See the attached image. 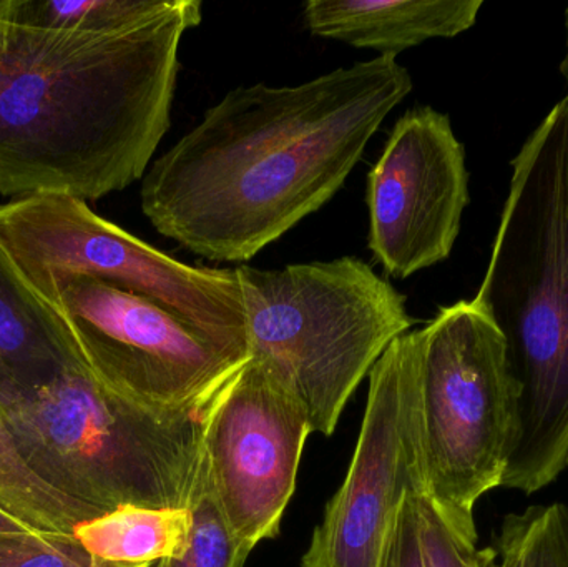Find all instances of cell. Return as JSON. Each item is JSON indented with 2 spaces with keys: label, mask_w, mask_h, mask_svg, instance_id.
<instances>
[{
  "label": "cell",
  "mask_w": 568,
  "mask_h": 567,
  "mask_svg": "<svg viewBox=\"0 0 568 567\" xmlns=\"http://www.w3.org/2000/svg\"><path fill=\"white\" fill-rule=\"evenodd\" d=\"M381 567H424L420 553L417 495L407 496L390 533Z\"/></svg>",
  "instance_id": "ffe728a7"
},
{
  "label": "cell",
  "mask_w": 568,
  "mask_h": 567,
  "mask_svg": "<svg viewBox=\"0 0 568 567\" xmlns=\"http://www.w3.org/2000/svg\"><path fill=\"white\" fill-rule=\"evenodd\" d=\"M483 567H519V553H517V533L513 516H506L494 546L480 549Z\"/></svg>",
  "instance_id": "44dd1931"
},
{
  "label": "cell",
  "mask_w": 568,
  "mask_h": 567,
  "mask_svg": "<svg viewBox=\"0 0 568 567\" xmlns=\"http://www.w3.org/2000/svg\"><path fill=\"white\" fill-rule=\"evenodd\" d=\"M250 358L331 436L351 396L414 318L406 296L356 256L282 270L239 266Z\"/></svg>",
  "instance_id": "5b68a950"
},
{
  "label": "cell",
  "mask_w": 568,
  "mask_h": 567,
  "mask_svg": "<svg viewBox=\"0 0 568 567\" xmlns=\"http://www.w3.org/2000/svg\"><path fill=\"white\" fill-rule=\"evenodd\" d=\"M567 468H568V458H567Z\"/></svg>",
  "instance_id": "cb8c5ba5"
},
{
  "label": "cell",
  "mask_w": 568,
  "mask_h": 567,
  "mask_svg": "<svg viewBox=\"0 0 568 567\" xmlns=\"http://www.w3.org/2000/svg\"><path fill=\"white\" fill-rule=\"evenodd\" d=\"M0 508L36 531L73 535L80 523L99 518L42 482L23 462L0 413Z\"/></svg>",
  "instance_id": "9a60e30c"
},
{
  "label": "cell",
  "mask_w": 568,
  "mask_h": 567,
  "mask_svg": "<svg viewBox=\"0 0 568 567\" xmlns=\"http://www.w3.org/2000/svg\"><path fill=\"white\" fill-rule=\"evenodd\" d=\"M417 522L424 567H483L476 543L457 535L423 495H417Z\"/></svg>",
  "instance_id": "d6986e66"
},
{
  "label": "cell",
  "mask_w": 568,
  "mask_h": 567,
  "mask_svg": "<svg viewBox=\"0 0 568 567\" xmlns=\"http://www.w3.org/2000/svg\"><path fill=\"white\" fill-rule=\"evenodd\" d=\"M77 368L85 365L69 326L33 290L0 239V408Z\"/></svg>",
  "instance_id": "7c38bea8"
},
{
  "label": "cell",
  "mask_w": 568,
  "mask_h": 567,
  "mask_svg": "<svg viewBox=\"0 0 568 567\" xmlns=\"http://www.w3.org/2000/svg\"><path fill=\"white\" fill-rule=\"evenodd\" d=\"M369 245L394 279L449 259L469 205L466 152L446 113H404L367 175Z\"/></svg>",
  "instance_id": "8fae6325"
},
{
  "label": "cell",
  "mask_w": 568,
  "mask_h": 567,
  "mask_svg": "<svg viewBox=\"0 0 568 567\" xmlns=\"http://www.w3.org/2000/svg\"><path fill=\"white\" fill-rule=\"evenodd\" d=\"M310 422L256 360L240 366L203 413V458L230 531L255 549L280 535Z\"/></svg>",
  "instance_id": "30bf717a"
},
{
  "label": "cell",
  "mask_w": 568,
  "mask_h": 567,
  "mask_svg": "<svg viewBox=\"0 0 568 567\" xmlns=\"http://www.w3.org/2000/svg\"><path fill=\"white\" fill-rule=\"evenodd\" d=\"M413 79L394 57L294 87H239L150 165L153 229L210 262H248L326 205Z\"/></svg>",
  "instance_id": "6da1fadb"
},
{
  "label": "cell",
  "mask_w": 568,
  "mask_h": 567,
  "mask_svg": "<svg viewBox=\"0 0 568 567\" xmlns=\"http://www.w3.org/2000/svg\"><path fill=\"white\" fill-rule=\"evenodd\" d=\"M27 531H36V529L30 528V526L20 522L16 516H12L10 513L3 512V509L0 508V535H17V533Z\"/></svg>",
  "instance_id": "7402d4cb"
},
{
  "label": "cell",
  "mask_w": 568,
  "mask_h": 567,
  "mask_svg": "<svg viewBox=\"0 0 568 567\" xmlns=\"http://www.w3.org/2000/svg\"><path fill=\"white\" fill-rule=\"evenodd\" d=\"M483 0H310L311 33L394 57L430 39H449L476 23Z\"/></svg>",
  "instance_id": "4fadbf2b"
},
{
  "label": "cell",
  "mask_w": 568,
  "mask_h": 567,
  "mask_svg": "<svg viewBox=\"0 0 568 567\" xmlns=\"http://www.w3.org/2000/svg\"><path fill=\"white\" fill-rule=\"evenodd\" d=\"M166 0H0V19L39 29L102 32L159 12Z\"/></svg>",
  "instance_id": "2e32d148"
},
{
  "label": "cell",
  "mask_w": 568,
  "mask_h": 567,
  "mask_svg": "<svg viewBox=\"0 0 568 567\" xmlns=\"http://www.w3.org/2000/svg\"><path fill=\"white\" fill-rule=\"evenodd\" d=\"M189 512L190 531L185 546L153 567H245L253 549L239 541L226 526L213 499L203 453Z\"/></svg>",
  "instance_id": "e0dca14e"
},
{
  "label": "cell",
  "mask_w": 568,
  "mask_h": 567,
  "mask_svg": "<svg viewBox=\"0 0 568 567\" xmlns=\"http://www.w3.org/2000/svg\"><path fill=\"white\" fill-rule=\"evenodd\" d=\"M419 332L399 336L369 373L366 413L339 492L301 567H381L407 496L424 495L417 453Z\"/></svg>",
  "instance_id": "9c48e42d"
},
{
  "label": "cell",
  "mask_w": 568,
  "mask_h": 567,
  "mask_svg": "<svg viewBox=\"0 0 568 567\" xmlns=\"http://www.w3.org/2000/svg\"><path fill=\"white\" fill-rule=\"evenodd\" d=\"M562 67H564V72H566V73H567V75H568V52H567V59H566V62H564V65H562Z\"/></svg>",
  "instance_id": "603a6c76"
},
{
  "label": "cell",
  "mask_w": 568,
  "mask_h": 567,
  "mask_svg": "<svg viewBox=\"0 0 568 567\" xmlns=\"http://www.w3.org/2000/svg\"><path fill=\"white\" fill-rule=\"evenodd\" d=\"M0 413L26 465L60 495L100 515L190 508L205 412L145 408L77 368Z\"/></svg>",
  "instance_id": "277c9868"
},
{
  "label": "cell",
  "mask_w": 568,
  "mask_h": 567,
  "mask_svg": "<svg viewBox=\"0 0 568 567\" xmlns=\"http://www.w3.org/2000/svg\"><path fill=\"white\" fill-rule=\"evenodd\" d=\"M53 308L69 326L90 376L155 412H205L246 363L152 300L99 280H73L60 290Z\"/></svg>",
  "instance_id": "ba28073f"
},
{
  "label": "cell",
  "mask_w": 568,
  "mask_h": 567,
  "mask_svg": "<svg viewBox=\"0 0 568 567\" xmlns=\"http://www.w3.org/2000/svg\"><path fill=\"white\" fill-rule=\"evenodd\" d=\"M489 269L477 293L520 383L519 446L503 488L534 495L568 458V93L513 162Z\"/></svg>",
  "instance_id": "3957f363"
},
{
  "label": "cell",
  "mask_w": 568,
  "mask_h": 567,
  "mask_svg": "<svg viewBox=\"0 0 568 567\" xmlns=\"http://www.w3.org/2000/svg\"><path fill=\"white\" fill-rule=\"evenodd\" d=\"M200 0L102 32L0 19V195L100 200L143 179L170 129Z\"/></svg>",
  "instance_id": "7a4b0ae2"
},
{
  "label": "cell",
  "mask_w": 568,
  "mask_h": 567,
  "mask_svg": "<svg viewBox=\"0 0 568 567\" xmlns=\"http://www.w3.org/2000/svg\"><path fill=\"white\" fill-rule=\"evenodd\" d=\"M0 239L49 305L73 280H99L152 300L236 362L250 360L236 269L186 265L60 193L2 203Z\"/></svg>",
  "instance_id": "52a82bcc"
},
{
  "label": "cell",
  "mask_w": 568,
  "mask_h": 567,
  "mask_svg": "<svg viewBox=\"0 0 568 567\" xmlns=\"http://www.w3.org/2000/svg\"><path fill=\"white\" fill-rule=\"evenodd\" d=\"M190 531L189 509H115L77 526V541L97 558L150 566L176 555Z\"/></svg>",
  "instance_id": "5bb4252c"
},
{
  "label": "cell",
  "mask_w": 568,
  "mask_h": 567,
  "mask_svg": "<svg viewBox=\"0 0 568 567\" xmlns=\"http://www.w3.org/2000/svg\"><path fill=\"white\" fill-rule=\"evenodd\" d=\"M0 567H150L119 565L90 555L73 535L27 531L0 535ZM153 567V566H152Z\"/></svg>",
  "instance_id": "ac0fdd59"
},
{
  "label": "cell",
  "mask_w": 568,
  "mask_h": 567,
  "mask_svg": "<svg viewBox=\"0 0 568 567\" xmlns=\"http://www.w3.org/2000/svg\"><path fill=\"white\" fill-rule=\"evenodd\" d=\"M419 332L416 429L424 498L467 541L474 509L503 488L519 446L523 388L479 300L446 306Z\"/></svg>",
  "instance_id": "8992f818"
}]
</instances>
